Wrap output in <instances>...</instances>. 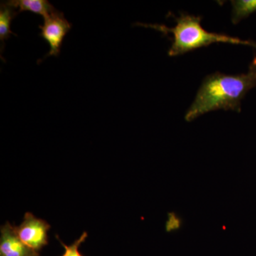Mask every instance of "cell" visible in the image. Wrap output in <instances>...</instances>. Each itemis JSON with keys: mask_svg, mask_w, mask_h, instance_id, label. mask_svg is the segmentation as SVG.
<instances>
[{"mask_svg": "<svg viewBox=\"0 0 256 256\" xmlns=\"http://www.w3.org/2000/svg\"><path fill=\"white\" fill-rule=\"evenodd\" d=\"M256 87V56L247 73L238 75L215 72L204 79L196 97L188 108V122L217 110L242 111V101L247 92Z\"/></svg>", "mask_w": 256, "mask_h": 256, "instance_id": "cell-1", "label": "cell"}, {"mask_svg": "<svg viewBox=\"0 0 256 256\" xmlns=\"http://www.w3.org/2000/svg\"><path fill=\"white\" fill-rule=\"evenodd\" d=\"M176 20L174 28H169L162 24H146L136 23L138 26L154 28L164 35H173L172 44L168 55L176 56L198 50L202 47L208 46L212 44L226 43L235 45H246L256 50V43L248 40H242L236 37L228 36L225 34L214 33L206 31L202 26L201 16L186 14H180Z\"/></svg>", "mask_w": 256, "mask_h": 256, "instance_id": "cell-2", "label": "cell"}, {"mask_svg": "<svg viewBox=\"0 0 256 256\" xmlns=\"http://www.w3.org/2000/svg\"><path fill=\"white\" fill-rule=\"evenodd\" d=\"M44 18L43 25H40V36L50 45V50L45 56H58L65 36L72 28V24L64 18L63 13L56 11Z\"/></svg>", "mask_w": 256, "mask_h": 256, "instance_id": "cell-3", "label": "cell"}, {"mask_svg": "<svg viewBox=\"0 0 256 256\" xmlns=\"http://www.w3.org/2000/svg\"><path fill=\"white\" fill-rule=\"evenodd\" d=\"M50 228V225L47 222L28 212L22 224L16 227V230L22 242L37 252L48 244Z\"/></svg>", "mask_w": 256, "mask_h": 256, "instance_id": "cell-4", "label": "cell"}, {"mask_svg": "<svg viewBox=\"0 0 256 256\" xmlns=\"http://www.w3.org/2000/svg\"><path fill=\"white\" fill-rule=\"evenodd\" d=\"M38 252L25 245L16 233V227L6 222L1 227L0 256H38Z\"/></svg>", "mask_w": 256, "mask_h": 256, "instance_id": "cell-5", "label": "cell"}, {"mask_svg": "<svg viewBox=\"0 0 256 256\" xmlns=\"http://www.w3.org/2000/svg\"><path fill=\"white\" fill-rule=\"evenodd\" d=\"M6 3L16 11L18 10V14L22 12H32L45 18L56 11L46 0H12Z\"/></svg>", "mask_w": 256, "mask_h": 256, "instance_id": "cell-6", "label": "cell"}, {"mask_svg": "<svg viewBox=\"0 0 256 256\" xmlns=\"http://www.w3.org/2000/svg\"><path fill=\"white\" fill-rule=\"evenodd\" d=\"M232 22L237 24L256 12V0H234L232 1Z\"/></svg>", "mask_w": 256, "mask_h": 256, "instance_id": "cell-7", "label": "cell"}, {"mask_svg": "<svg viewBox=\"0 0 256 256\" xmlns=\"http://www.w3.org/2000/svg\"><path fill=\"white\" fill-rule=\"evenodd\" d=\"M18 11L9 6L6 3H2L0 10V40L4 44L5 40L9 38L10 34L16 35L11 30V22Z\"/></svg>", "mask_w": 256, "mask_h": 256, "instance_id": "cell-8", "label": "cell"}, {"mask_svg": "<svg viewBox=\"0 0 256 256\" xmlns=\"http://www.w3.org/2000/svg\"><path fill=\"white\" fill-rule=\"evenodd\" d=\"M87 237L88 234L86 232H84L82 235L80 236V238H79L78 240H76V242L70 246L65 245L63 242H60V244H62L64 249H65V252H64V255L62 256H82L78 252V248L82 242H85Z\"/></svg>", "mask_w": 256, "mask_h": 256, "instance_id": "cell-9", "label": "cell"}]
</instances>
